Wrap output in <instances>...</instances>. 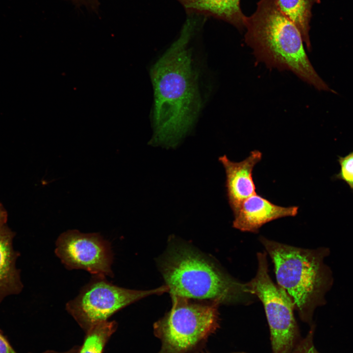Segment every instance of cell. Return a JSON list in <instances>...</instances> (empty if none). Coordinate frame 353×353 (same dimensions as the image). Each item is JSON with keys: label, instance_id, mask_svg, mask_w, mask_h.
Instances as JSON below:
<instances>
[{"label": "cell", "instance_id": "obj_1", "mask_svg": "<svg viewBox=\"0 0 353 353\" xmlns=\"http://www.w3.org/2000/svg\"><path fill=\"white\" fill-rule=\"evenodd\" d=\"M193 25L187 21L179 38L151 70L154 95L153 144L176 146L200 112L198 76L188 48Z\"/></svg>", "mask_w": 353, "mask_h": 353}, {"label": "cell", "instance_id": "obj_2", "mask_svg": "<svg viewBox=\"0 0 353 353\" xmlns=\"http://www.w3.org/2000/svg\"><path fill=\"white\" fill-rule=\"evenodd\" d=\"M245 41L256 58L267 67L290 71L320 91L334 92L310 62L299 29L280 10L277 0H260L246 17Z\"/></svg>", "mask_w": 353, "mask_h": 353}, {"label": "cell", "instance_id": "obj_3", "mask_svg": "<svg viewBox=\"0 0 353 353\" xmlns=\"http://www.w3.org/2000/svg\"><path fill=\"white\" fill-rule=\"evenodd\" d=\"M259 241L274 264L277 280L292 300L301 319L314 325L315 309L325 305L326 295L333 284L330 267L324 262L328 248H298L261 236Z\"/></svg>", "mask_w": 353, "mask_h": 353}, {"label": "cell", "instance_id": "obj_4", "mask_svg": "<svg viewBox=\"0 0 353 353\" xmlns=\"http://www.w3.org/2000/svg\"><path fill=\"white\" fill-rule=\"evenodd\" d=\"M160 268L171 297L232 304L243 303L250 294L245 283L188 246L177 245L170 249Z\"/></svg>", "mask_w": 353, "mask_h": 353}, {"label": "cell", "instance_id": "obj_5", "mask_svg": "<svg viewBox=\"0 0 353 353\" xmlns=\"http://www.w3.org/2000/svg\"><path fill=\"white\" fill-rule=\"evenodd\" d=\"M170 310L154 324L161 341L158 353H190L219 327L217 302L172 296Z\"/></svg>", "mask_w": 353, "mask_h": 353}, {"label": "cell", "instance_id": "obj_6", "mask_svg": "<svg viewBox=\"0 0 353 353\" xmlns=\"http://www.w3.org/2000/svg\"><path fill=\"white\" fill-rule=\"evenodd\" d=\"M266 255L265 252L257 253L256 274L245 285L247 292L263 304L273 353H291L302 339L294 315L295 306L285 290L270 277Z\"/></svg>", "mask_w": 353, "mask_h": 353}, {"label": "cell", "instance_id": "obj_7", "mask_svg": "<svg viewBox=\"0 0 353 353\" xmlns=\"http://www.w3.org/2000/svg\"><path fill=\"white\" fill-rule=\"evenodd\" d=\"M168 291L166 285L149 290L128 289L113 284L105 276L94 275L78 295L67 303L66 309L79 324L90 328L143 298Z\"/></svg>", "mask_w": 353, "mask_h": 353}, {"label": "cell", "instance_id": "obj_8", "mask_svg": "<svg viewBox=\"0 0 353 353\" xmlns=\"http://www.w3.org/2000/svg\"><path fill=\"white\" fill-rule=\"evenodd\" d=\"M55 245V253L68 269H83L93 276L113 277L110 244L100 233L69 230L58 236Z\"/></svg>", "mask_w": 353, "mask_h": 353}, {"label": "cell", "instance_id": "obj_9", "mask_svg": "<svg viewBox=\"0 0 353 353\" xmlns=\"http://www.w3.org/2000/svg\"><path fill=\"white\" fill-rule=\"evenodd\" d=\"M262 156L261 152L255 150L240 162L231 161L226 155L219 158L225 169L227 198L233 214L246 199L256 193L252 171Z\"/></svg>", "mask_w": 353, "mask_h": 353}, {"label": "cell", "instance_id": "obj_10", "mask_svg": "<svg viewBox=\"0 0 353 353\" xmlns=\"http://www.w3.org/2000/svg\"><path fill=\"white\" fill-rule=\"evenodd\" d=\"M299 206H282L256 193L246 199L233 214V227L242 231L258 232L264 224L276 219L294 217Z\"/></svg>", "mask_w": 353, "mask_h": 353}, {"label": "cell", "instance_id": "obj_11", "mask_svg": "<svg viewBox=\"0 0 353 353\" xmlns=\"http://www.w3.org/2000/svg\"><path fill=\"white\" fill-rule=\"evenodd\" d=\"M15 236L6 224L0 225V304L6 297L20 294L24 287L16 266L20 253L13 247Z\"/></svg>", "mask_w": 353, "mask_h": 353}, {"label": "cell", "instance_id": "obj_12", "mask_svg": "<svg viewBox=\"0 0 353 353\" xmlns=\"http://www.w3.org/2000/svg\"><path fill=\"white\" fill-rule=\"evenodd\" d=\"M189 13L210 16L226 21L236 27H245L246 16L240 0H177Z\"/></svg>", "mask_w": 353, "mask_h": 353}, {"label": "cell", "instance_id": "obj_13", "mask_svg": "<svg viewBox=\"0 0 353 353\" xmlns=\"http://www.w3.org/2000/svg\"><path fill=\"white\" fill-rule=\"evenodd\" d=\"M283 14L297 27L307 49H311L309 23L314 0H277Z\"/></svg>", "mask_w": 353, "mask_h": 353}, {"label": "cell", "instance_id": "obj_14", "mask_svg": "<svg viewBox=\"0 0 353 353\" xmlns=\"http://www.w3.org/2000/svg\"><path fill=\"white\" fill-rule=\"evenodd\" d=\"M116 327L115 322L107 321L91 326L79 353H102L106 341Z\"/></svg>", "mask_w": 353, "mask_h": 353}, {"label": "cell", "instance_id": "obj_15", "mask_svg": "<svg viewBox=\"0 0 353 353\" xmlns=\"http://www.w3.org/2000/svg\"><path fill=\"white\" fill-rule=\"evenodd\" d=\"M338 162L340 170L334 177L345 182L353 191V151L345 156H339Z\"/></svg>", "mask_w": 353, "mask_h": 353}, {"label": "cell", "instance_id": "obj_16", "mask_svg": "<svg viewBox=\"0 0 353 353\" xmlns=\"http://www.w3.org/2000/svg\"><path fill=\"white\" fill-rule=\"evenodd\" d=\"M315 329V325L311 326L306 336L302 339L291 353H320L314 343Z\"/></svg>", "mask_w": 353, "mask_h": 353}, {"label": "cell", "instance_id": "obj_17", "mask_svg": "<svg viewBox=\"0 0 353 353\" xmlns=\"http://www.w3.org/2000/svg\"><path fill=\"white\" fill-rule=\"evenodd\" d=\"M0 353H17L9 341L0 330Z\"/></svg>", "mask_w": 353, "mask_h": 353}, {"label": "cell", "instance_id": "obj_18", "mask_svg": "<svg viewBox=\"0 0 353 353\" xmlns=\"http://www.w3.org/2000/svg\"><path fill=\"white\" fill-rule=\"evenodd\" d=\"M7 213L1 204L0 203V225L6 224L7 220Z\"/></svg>", "mask_w": 353, "mask_h": 353}, {"label": "cell", "instance_id": "obj_19", "mask_svg": "<svg viewBox=\"0 0 353 353\" xmlns=\"http://www.w3.org/2000/svg\"><path fill=\"white\" fill-rule=\"evenodd\" d=\"M246 353L245 352H235V353Z\"/></svg>", "mask_w": 353, "mask_h": 353}, {"label": "cell", "instance_id": "obj_20", "mask_svg": "<svg viewBox=\"0 0 353 353\" xmlns=\"http://www.w3.org/2000/svg\"></svg>", "mask_w": 353, "mask_h": 353}]
</instances>
